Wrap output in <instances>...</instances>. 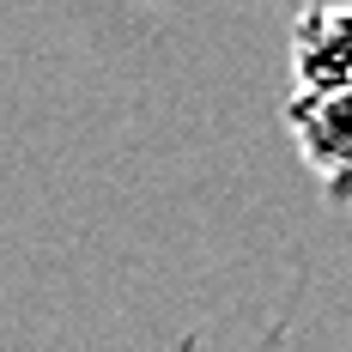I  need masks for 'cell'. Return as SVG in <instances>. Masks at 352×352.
Wrapping results in <instances>:
<instances>
[{"mask_svg": "<svg viewBox=\"0 0 352 352\" xmlns=\"http://www.w3.org/2000/svg\"><path fill=\"white\" fill-rule=\"evenodd\" d=\"M304 152L316 158V170H328L334 182H352V91H310L292 109Z\"/></svg>", "mask_w": 352, "mask_h": 352, "instance_id": "obj_1", "label": "cell"}, {"mask_svg": "<svg viewBox=\"0 0 352 352\" xmlns=\"http://www.w3.org/2000/svg\"><path fill=\"white\" fill-rule=\"evenodd\" d=\"M298 67L310 91H352V6H328L298 31Z\"/></svg>", "mask_w": 352, "mask_h": 352, "instance_id": "obj_2", "label": "cell"}]
</instances>
